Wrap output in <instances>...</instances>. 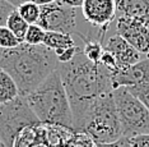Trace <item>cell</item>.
<instances>
[{"label": "cell", "instance_id": "cell-1", "mask_svg": "<svg viewBox=\"0 0 149 147\" xmlns=\"http://www.w3.org/2000/svg\"><path fill=\"white\" fill-rule=\"evenodd\" d=\"M57 70L65 87L73 114V128L83 131L84 118L89 106L100 96L112 92L111 72L100 63H93L79 47L77 55L68 63H59Z\"/></svg>", "mask_w": 149, "mask_h": 147}, {"label": "cell", "instance_id": "cell-2", "mask_svg": "<svg viewBox=\"0 0 149 147\" xmlns=\"http://www.w3.org/2000/svg\"><path fill=\"white\" fill-rule=\"evenodd\" d=\"M59 67L56 54L45 45L21 42L17 47L1 50L0 68L14 79L19 96L33 92Z\"/></svg>", "mask_w": 149, "mask_h": 147}, {"label": "cell", "instance_id": "cell-3", "mask_svg": "<svg viewBox=\"0 0 149 147\" xmlns=\"http://www.w3.org/2000/svg\"><path fill=\"white\" fill-rule=\"evenodd\" d=\"M26 100L40 123L74 129L70 102L57 69L27 95Z\"/></svg>", "mask_w": 149, "mask_h": 147}, {"label": "cell", "instance_id": "cell-4", "mask_svg": "<svg viewBox=\"0 0 149 147\" xmlns=\"http://www.w3.org/2000/svg\"><path fill=\"white\" fill-rule=\"evenodd\" d=\"M96 143H111L123 137L112 92L100 96L88 109L83 131Z\"/></svg>", "mask_w": 149, "mask_h": 147}, {"label": "cell", "instance_id": "cell-5", "mask_svg": "<svg viewBox=\"0 0 149 147\" xmlns=\"http://www.w3.org/2000/svg\"><path fill=\"white\" fill-rule=\"evenodd\" d=\"M123 137L131 138L138 134L149 133V111L139 100L130 94L126 87L112 91Z\"/></svg>", "mask_w": 149, "mask_h": 147}, {"label": "cell", "instance_id": "cell-6", "mask_svg": "<svg viewBox=\"0 0 149 147\" xmlns=\"http://www.w3.org/2000/svg\"><path fill=\"white\" fill-rule=\"evenodd\" d=\"M38 123L26 97L17 96L14 100L0 105V137L6 147H14V141L23 129Z\"/></svg>", "mask_w": 149, "mask_h": 147}, {"label": "cell", "instance_id": "cell-7", "mask_svg": "<svg viewBox=\"0 0 149 147\" xmlns=\"http://www.w3.org/2000/svg\"><path fill=\"white\" fill-rule=\"evenodd\" d=\"M37 25L46 32H60L68 35L82 33L78 27V9L56 1L42 5Z\"/></svg>", "mask_w": 149, "mask_h": 147}, {"label": "cell", "instance_id": "cell-8", "mask_svg": "<svg viewBox=\"0 0 149 147\" xmlns=\"http://www.w3.org/2000/svg\"><path fill=\"white\" fill-rule=\"evenodd\" d=\"M80 12L88 25L96 28L98 41L103 44L111 23L117 17L116 0H84Z\"/></svg>", "mask_w": 149, "mask_h": 147}, {"label": "cell", "instance_id": "cell-9", "mask_svg": "<svg viewBox=\"0 0 149 147\" xmlns=\"http://www.w3.org/2000/svg\"><path fill=\"white\" fill-rule=\"evenodd\" d=\"M116 35L121 36L143 55H149V28H147L138 18H117Z\"/></svg>", "mask_w": 149, "mask_h": 147}, {"label": "cell", "instance_id": "cell-10", "mask_svg": "<svg viewBox=\"0 0 149 147\" xmlns=\"http://www.w3.org/2000/svg\"><path fill=\"white\" fill-rule=\"evenodd\" d=\"M149 82V55L136 64L130 67L117 68L111 72V83L112 88L116 90L118 87H130L140 83Z\"/></svg>", "mask_w": 149, "mask_h": 147}, {"label": "cell", "instance_id": "cell-11", "mask_svg": "<svg viewBox=\"0 0 149 147\" xmlns=\"http://www.w3.org/2000/svg\"><path fill=\"white\" fill-rule=\"evenodd\" d=\"M103 47L106 51L111 53L115 56L117 68L130 67L133 64H136L138 61H140L144 58H147V55H143L141 53H139L135 47H133L127 41H125L118 35L108 37Z\"/></svg>", "mask_w": 149, "mask_h": 147}, {"label": "cell", "instance_id": "cell-12", "mask_svg": "<svg viewBox=\"0 0 149 147\" xmlns=\"http://www.w3.org/2000/svg\"><path fill=\"white\" fill-rule=\"evenodd\" d=\"M117 18H141L149 15V0H116Z\"/></svg>", "mask_w": 149, "mask_h": 147}, {"label": "cell", "instance_id": "cell-13", "mask_svg": "<svg viewBox=\"0 0 149 147\" xmlns=\"http://www.w3.org/2000/svg\"><path fill=\"white\" fill-rule=\"evenodd\" d=\"M43 45L49 47V49H51L54 53H59L61 50L75 46V41H74L72 35H68V33L46 32Z\"/></svg>", "mask_w": 149, "mask_h": 147}, {"label": "cell", "instance_id": "cell-14", "mask_svg": "<svg viewBox=\"0 0 149 147\" xmlns=\"http://www.w3.org/2000/svg\"><path fill=\"white\" fill-rule=\"evenodd\" d=\"M17 96H19V91L14 79L1 69L0 72V105L14 100Z\"/></svg>", "mask_w": 149, "mask_h": 147}, {"label": "cell", "instance_id": "cell-15", "mask_svg": "<svg viewBox=\"0 0 149 147\" xmlns=\"http://www.w3.org/2000/svg\"><path fill=\"white\" fill-rule=\"evenodd\" d=\"M82 39V41L84 42V46L82 47L83 50V54L86 55L88 59L93 63H100L101 58H102V54L104 51V47H103V44L100 42L98 40H94V39H89L88 36L83 35V33H79L78 35Z\"/></svg>", "mask_w": 149, "mask_h": 147}, {"label": "cell", "instance_id": "cell-16", "mask_svg": "<svg viewBox=\"0 0 149 147\" xmlns=\"http://www.w3.org/2000/svg\"><path fill=\"white\" fill-rule=\"evenodd\" d=\"M5 26L14 33V36L21 41V42L24 41V37H26V33H27V30H28L29 25L21 17V14L18 13L17 8L9 14Z\"/></svg>", "mask_w": 149, "mask_h": 147}, {"label": "cell", "instance_id": "cell-17", "mask_svg": "<svg viewBox=\"0 0 149 147\" xmlns=\"http://www.w3.org/2000/svg\"><path fill=\"white\" fill-rule=\"evenodd\" d=\"M17 10L28 25H37L40 13H41V6L40 5H37L36 3H33L31 0V1H26L22 5H19Z\"/></svg>", "mask_w": 149, "mask_h": 147}, {"label": "cell", "instance_id": "cell-18", "mask_svg": "<svg viewBox=\"0 0 149 147\" xmlns=\"http://www.w3.org/2000/svg\"><path fill=\"white\" fill-rule=\"evenodd\" d=\"M45 35L46 31L42 27H40L38 25H29L23 42L28 44V45H43Z\"/></svg>", "mask_w": 149, "mask_h": 147}, {"label": "cell", "instance_id": "cell-19", "mask_svg": "<svg viewBox=\"0 0 149 147\" xmlns=\"http://www.w3.org/2000/svg\"><path fill=\"white\" fill-rule=\"evenodd\" d=\"M21 44L17 37L14 36V33L6 26H0V49L1 50H8L17 47Z\"/></svg>", "mask_w": 149, "mask_h": 147}, {"label": "cell", "instance_id": "cell-20", "mask_svg": "<svg viewBox=\"0 0 149 147\" xmlns=\"http://www.w3.org/2000/svg\"><path fill=\"white\" fill-rule=\"evenodd\" d=\"M126 90L136 100L140 101L149 111V82L148 83H140V84H135V86L126 87Z\"/></svg>", "mask_w": 149, "mask_h": 147}, {"label": "cell", "instance_id": "cell-21", "mask_svg": "<svg viewBox=\"0 0 149 147\" xmlns=\"http://www.w3.org/2000/svg\"><path fill=\"white\" fill-rule=\"evenodd\" d=\"M78 50H79V46H73V47H69V49H65V50H61L59 53H55L56 54V58H57V61L60 64L63 63H68L73 59L74 56L77 55Z\"/></svg>", "mask_w": 149, "mask_h": 147}, {"label": "cell", "instance_id": "cell-22", "mask_svg": "<svg viewBox=\"0 0 149 147\" xmlns=\"http://www.w3.org/2000/svg\"><path fill=\"white\" fill-rule=\"evenodd\" d=\"M14 9H15L14 6L10 3L6 1V0H0V26H5L9 14Z\"/></svg>", "mask_w": 149, "mask_h": 147}, {"label": "cell", "instance_id": "cell-23", "mask_svg": "<svg viewBox=\"0 0 149 147\" xmlns=\"http://www.w3.org/2000/svg\"><path fill=\"white\" fill-rule=\"evenodd\" d=\"M131 147H149V133L138 134L135 137L129 138Z\"/></svg>", "mask_w": 149, "mask_h": 147}, {"label": "cell", "instance_id": "cell-24", "mask_svg": "<svg viewBox=\"0 0 149 147\" xmlns=\"http://www.w3.org/2000/svg\"><path fill=\"white\" fill-rule=\"evenodd\" d=\"M97 147H131L129 138L126 137H121L120 139L111 143H97Z\"/></svg>", "mask_w": 149, "mask_h": 147}, {"label": "cell", "instance_id": "cell-25", "mask_svg": "<svg viewBox=\"0 0 149 147\" xmlns=\"http://www.w3.org/2000/svg\"><path fill=\"white\" fill-rule=\"evenodd\" d=\"M57 1L61 3V4H64V5H66V6H70V8L79 9L80 6L83 5L84 0H57Z\"/></svg>", "mask_w": 149, "mask_h": 147}, {"label": "cell", "instance_id": "cell-26", "mask_svg": "<svg viewBox=\"0 0 149 147\" xmlns=\"http://www.w3.org/2000/svg\"><path fill=\"white\" fill-rule=\"evenodd\" d=\"M8 3H10V4L14 6V8H18L19 5H22L23 3H26V1H31V0H6Z\"/></svg>", "mask_w": 149, "mask_h": 147}, {"label": "cell", "instance_id": "cell-27", "mask_svg": "<svg viewBox=\"0 0 149 147\" xmlns=\"http://www.w3.org/2000/svg\"><path fill=\"white\" fill-rule=\"evenodd\" d=\"M33 3H36L37 5L42 6V5H47V4H51V3L56 1V0H32Z\"/></svg>", "mask_w": 149, "mask_h": 147}, {"label": "cell", "instance_id": "cell-28", "mask_svg": "<svg viewBox=\"0 0 149 147\" xmlns=\"http://www.w3.org/2000/svg\"><path fill=\"white\" fill-rule=\"evenodd\" d=\"M139 20H140L143 25L147 27V28H149V15H145V17H141V18H138Z\"/></svg>", "mask_w": 149, "mask_h": 147}, {"label": "cell", "instance_id": "cell-29", "mask_svg": "<svg viewBox=\"0 0 149 147\" xmlns=\"http://www.w3.org/2000/svg\"><path fill=\"white\" fill-rule=\"evenodd\" d=\"M0 147H6V146L4 145V142H3V139H1V137H0Z\"/></svg>", "mask_w": 149, "mask_h": 147}, {"label": "cell", "instance_id": "cell-30", "mask_svg": "<svg viewBox=\"0 0 149 147\" xmlns=\"http://www.w3.org/2000/svg\"><path fill=\"white\" fill-rule=\"evenodd\" d=\"M0 55H1V49H0Z\"/></svg>", "mask_w": 149, "mask_h": 147}, {"label": "cell", "instance_id": "cell-31", "mask_svg": "<svg viewBox=\"0 0 149 147\" xmlns=\"http://www.w3.org/2000/svg\"><path fill=\"white\" fill-rule=\"evenodd\" d=\"M0 72H1V68H0Z\"/></svg>", "mask_w": 149, "mask_h": 147}]
</instances>
